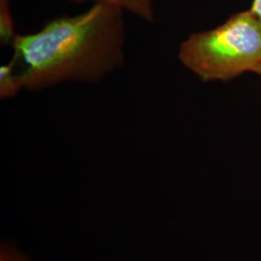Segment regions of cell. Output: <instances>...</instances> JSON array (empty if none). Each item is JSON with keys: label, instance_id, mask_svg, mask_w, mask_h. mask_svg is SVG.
I'll return each instance as SVG.
<instances>
[{"label": "cell", "instance_id": "obj_1", "mask_svg": "<svg viewBox=\"0 0 261 261\" xmlns=\"http://www.w3.org/2000/svg\"><path fill=\"white\" fill-rule=\"evenodd\" d=\"M124 39L123 10L94 3L83 14L16 35L11 47L23 88L39 90L69 81L99 82L121 66Z\"/></svg>", "mask_w": 261, "mask_h": 261}, {"label": "cell", "instance_id": "obj_2", "mask_svg": "<svg viewBox=\"0 0 261 261\" xmlns=\"http://www.w3.org/2000/svg\"><path fill=\"white\" fill-rule=\"evenodd\" d=\"M182 64L203 82H228L261 66V22L252 12L192 34L179 50Z\"/></svg>", "mask_w": 261, "mask_h": 261}, {"label": "cell", "instance_id": "obj_3", "mask_svg": "<svg viewBox=\"0 0 261 261\" xmlns=\"http://www.w3.org/2000/svg\"><path fill=\"white\" fill-rule=\"evenodd\" d=\"M75 3L88 2L94 3H108L112 4L118 8L127 11L134 16L139 17L140 19L152 21L154 19V6L153 0H70Z\"/></svg>", "mask_w": 261, "mask_h": 261}, {"label": "cell", "instance_id": "obj_4", "mask_svg": "<svg viewBox=\"0 0 261 261\" xmlns=\"http://www.w3.org/2000/svg\"><path fill=\"white\" fill-rule=\"evenodd\" d=\"M14 59L6 65L0 68V97L1 99H8L15 97L23 88V84L19 71L16 68Z\"/></svg>", "mask_w": 261, "mask_h": 261}, {"label": "cell", "instance_id": "obj_5", "mask_svg": "<svg viewBox=\"0 0 261 261\" xmlns=\"http://www.w3.org/2000/svg\"><path fill=\"white\" fill-rule=\"evenodd\" d=\"M0 37L5 45L12 44L16 37L13 19L9 9V0H0Z\"/></svg>", "mask_w": 261, "mask_h": 261}, {"label": "cell", "instance_id": "obj_6", "mask_svg": "<svg viewBox=\"0 0 261 261\" xmlns=\"http://www.w3.org/2000/svg\"><path fill=\"white\" fill-rule=\"evenodd\" d=\"M0 261H30L25 254L14 246L4 245L0 251Z\"/></svg>", "mask_w": 261, "mask_h": 261}, {"label": "cell", "instance_id": "obj_7", "mask_svg": "<svg viewBox=\"0 0 261 261\" xmlns=\"http://www.w3.org/2000/svg\"><path fill=\"white\" fill-rule=\"evenodd\" d=\"M250 11L261 22V0H253Z\"/></svg>", "mask_w": 261, "mask_h": 261}, {"label": "cell", "instance_id": "obj_8", "mask_svg": "<svg viewBox=\"0 0 261 261\" xmlns=\"http://www.w3.org/2000/svg\"><path fill=\"white\" fill-rule=\"evenodd\" d=\"M254 73L255 74H257V75H259L261 76V66H259L255 71H254Z\"/></svg>", "mask_w": 261, "mask_h": 261}]
</instances>
